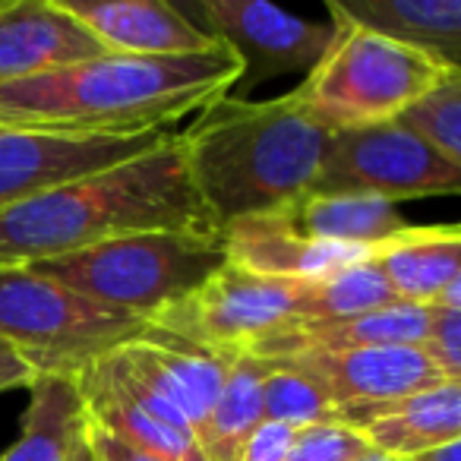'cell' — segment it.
Returning <instances> with one entry per match:
<instances>
[{
  "mask_svg": "<svg viewBox=\"0 0 461 461\" xmlns=\"http://www.w3.org/2000/svg\"><path fill=\"white\" fill-rule=\"evenodd\" d=\"M244 64L224 45L174 58L98 54L0 89L4 127L149 133L228 98Z\"/></svg>",
  "mask_w": 461,
  "mask_h": 461,
  "instance_id": "6da1fadb",
  "label": "cell"
},
{
  "mask_svg": "<svg viewBox=\"0 0 461 461\" xmlns=\"http://www.w3.org/2000/svg\"><path fill=\"white\" fill-rule=\"evenodd\" d=\"M215 228L186 171L180 133L152 152L0 212V269L35 266L146 230Z\"/></svg>",
  "mask_w": 461,
  "mask_h": 461,
  "instance_id": "7a4b0ae2",
  "label": "cell"
},
{
  "mask_svg": "<svg viewBox=\"0 0 461 461\" xmlns=\"http://www.w3.org/2000/svg\"><path fill=\"white\" fill-rule=\"evenodd\" d=\"M329 133L294 92L269 102L228 95L205 108L180 142L193 186L221 230L313 190Z\"/></svg>",
  "mask_w": 461,
  "mask_h": 461,
  "instance_id": "3957f363",
  "label": "cell"
},
{
  "mask_svg": "<svg viewBox=\"0 0 461 461\" xmlns=\"http://www.w3.org/2000/svg\"><path fill=\"white\" fill-rule=\"evenodd\" d=\"M224 263L228 257L221 230L184 228L104 240L29 269L104 310L155 322L165 310L209 282Z\"/></svg>",
  "mask_w": 461,
  "mask_h": 461,
  "instance_id": "277c9868",
  "label": "cell"
},
{
  "mask_svg": "<svg viewBox=\"0 0 461 461\" xmlns=\"http://www.w3.org/2000/svg\"><path fill=\"white\" fill-rule=\"evenodd\" d=\"M332 20V41L294 95L329 130L395 121L408 104L442 79L461 73L420 48L383 39L360 26Z\"/></svg>",
  "mask_w": 461,
  "mask_h": 461,
  "instance_id": "5b68a950",
  "label": "cell"
},
{
  "mask_svg": "<svg viewBox=\"0 0 461 461\" xmlns=\"http://www.w3.org/2000/svg\"><path fill=\"white\" fill-rule=\"evenodd\" d=\"M146 329L149 322L98 307L29 266L0 269V341L35 376H79Z\"/></svg>",
  "mask_w": 461,
  "mask_h": 461,
  "instance_id": "8992f818",
  "label": "cell"
},
{
  "mask_svg": "<svg viewBox=\"0 0 461 461\" xmlns=\"http://www.w3.org/2000/svg\"><path fill=\"white\" fill-rule=\"evenodd\" d=\"M461 167L423 146L395 121L332 130L310 193H351L385 203L455 196Z\"/></svg>",
  "mask_w": 461,
  "mask_h": 461,
  "instance_id": "52a82bcc",
  "label": "cell"
},
{
  "mask_svg": "<svg viewBox=\"0 0 461 461\" xmlns=\"http://www.w3.org/2000/svg\"><path fill=\"white\" fill-rule=\"evenodd\" d=\"M301 288L303 282L253 276L224 263L209 282L165 310L152 326L209 351L238 357L259 339L294 322Z\"/></svg>",
  "mask_w": 461,
  "mask_h": 461,
  "instance_id": "ba28073f",
  "label": "cell"
},
{
  "mask_svg": "<svg viewBox=\"0 0 461 461\" xmlns=\"http://www.w3.org/2000/svg\"><path fill=\"white\" fill-rule=\"evenodd\" d=\"M184 14L244 64L234 98H244L266 79L310 73L326 54L335 32L332 20H303L266 0H196Z\"/></svg>",
  "mask_w": 461,
  "mask_h": 461,
  "instance_id": "9c48e42d",
  "label": "cell"
},
{
  "mask_svg": "<svg viewBox=\"0 0 461 461\" xmlns=\"http://www.w3.org/2000/svg\"><path fill=\"white\" fill-rule=\"evenodd\" d=\"M167 130L149 133H67L41 127L0 123V212L14 209L45 190L121 165L167 140Z\"/></svg>",
  "mask_w": 461,
  "mask_h": 461,
  "instance_id": "30bf717a",
  "label": "cell"
},
{
  "mask_svg": "<svg viewBox=\"0 0 461 461\" xmlns=\"http://www.w3.org/2000/svg\"><path fill=\"white\" fill-rule=\"evenodd\" d=\"M77 385L89 423L161 461H205L196 433L133 376L121 351L79 373Z\"/></svg>",
  "mask_w": 461,
  "mask_h": 461,
  "instance_id": "8fae6325",
  "label": "cell"
},
{
  "mask_svg": "<svg viewBox=\"0 0 461 461\" xmlns=\"http://www.w3.org/2000/svg\"><path fill=\"white\" fill-rule=\"evenodd\" d=\"M133 376L165 404L171 414H177L186 427L196 433L199 423L215 404L224 379H228L234 360L230 354L209 351L203 345L171 335L165 329L152 326L140 339L117 348Z\"/></svg>",
  "mask_w": 461,
  "mask_h": 461,
  "instance_id": "7c38bea8",
  "label": "cell"
},
{
  "mask_svg": "<svg viewBox=\"0 0 461 461\" xmlns=\"http://www.w3.org/2000/svg\"><path fill=\"white\" fill-rule=\"evenodd\" d=\"M301 366L335 411L348 404L395 402L404 395L436 389L446 379L417 345L354 348L339 354H301L288 357Z\"/></svg>",
  "mask_w": 461,
  "mask_h": 461,
  "instance_id": "4fadbf2b",
  "label": "cell"
},
{
  "mask_svg": "<svg viewBox=\"0 0 461 461\" xmlns=\"http://www.w3.org/2000/svg\"><path fill=\"white\" fill-rule=\"evenodd\" d=\"M104 54L174 58L221 45L167 0H58Z\"/></svg>",
  "mask_w": 461,
  "mask_h": 461,
  "instance_id": "5bb4252c",
  "label": "cell"
},
{
  "mask_svg": "<svg viewBox=\"0 0 461 461\" xmlns=\"http://www.w3.org/2000/svg\"><path fill=\"white\" fill-rule=\"evenodd\" d=\"M104 54L58 0H0V89Z\"/></svg>",
  "mask_w": 461,
  "mask_h": 461,
  "instance_id": "9a60e30c",
  "label": "cell"
},
{
  "mask_svg": "<svg viewBox=\"0 0 461 461\" xmlns=\"http://www.w3.org/2000/svg\"><path fill=\"white\" fill-rule=\"evenodd\" d=\"M335 420L364 436L376 455L402 461L461 442V385L442 383L395 402L348 404L335 411Z\"/></svg>",
  "mask_w": 461,
  "mask_h": 461,
  "instance_id": "2e32d148",
  "label": "cell"
},
{
  "mask_svg": "<svg viewBox=\"0 0 461 461\" xmlns=\"http://www.w3.org/2000/svg\"><path fill=\"white\" fill-rule=\"evenodd\" d=\"M221 240L230 266L253 276L285 278V282H316L370 257V250L364 247L301 238L276 212L224 224Z\"/></svg>",
  "mask_w": 461,
  "mask_h": 461,
  "instance_id": "e0dca14e",
  "label": "cell"
},
{
  "mask_svg": "<svg viewBox=\"0 0 461 461\" xmlns=\"http://www.w3.org/2000/svg\"><path fill=\"white\" fill-rule=\"evenodd\" d=\"M429 326V307L395 303V307L373 310V313L345 316V320H313L288 322L272 335L259 339L244 354L263 360H288L301 354H339L354 348L383 345H420Z\"/></svg>",
  "mask_w": 461,
  "mask_h": 461,
  "instance_id": "ac0fdd59",
  "label": "cell"
},
{
  "mask_svg": "<svg viewBox=\"0 0 461 461\" xmlns=\"http://www.w3.org/2000/svg\"><path fill=\"white\" fill-rule=\"evenodd\" d=\"M370 263L383 272L398 303L429 307L461 282V238L455 224H408L395 238L370 250Z\"/></svg>",
  "mask_w": 461,
  "mask_h": 461,
  "instance_id": "d6986e66",
  "label": "cell"
},
{
  "mask_svg": "<svg viewBox=\"0 0 461 461\" xmlns=\"http://www.w3.org/2000/svg\"><path fill=\"white\" fill-rule=\"evenodd\" d=\"M329 14L461 67V0H329Z\"/></svg>",
  "mask_w": 461,
  "mask_h": 461,
  "instance_id": "ffe728a7",
  "label": "cell"
},
{
  "mask_svg": "<svg viewBox=\"0 0 461 461\" xmlns=\"http://www.w3.org/2000/svg\"><path fill=\"white\" fill-rule=\"evenodd\" d=\"M276 215L307 240L364 247V250H373L408 228L395 203L376 196H351V193H303Z\"/></svg>",
  "mask_w": 461,
  "mask_h": 461,
  "instance_id": "44dd1931",
  "label": "cell"
},
{
  "mask_svg": "<svg viewBox=\"0 0 461 461\" xmlns=\"http://www.w3.org/2000/svg\"><path fill=\"white\" fill-rule=\"evenodd\" d=\"M86 414L77 376H32L23 433L0 452V461H73L83 442Z\"/></svg>",
  "mask_w": 461,
  "mask_h": 461,
  "instance_id": "7402d4cb",
  "label": "cell"
},
{
  "mask_svg": "<svg viewBox=\"0 0 461 461\" xmlns=\"http://www.w3.org/2000/svg\"><path fill=\"white\" fill-rule=\"evenodd\" d=\"M266 364L253 354H240L218 392L215 404L196 429V446L205 461H238L240 448L263 423Z\"/></svg>",
  "mask_w": 461,
  "mask_h": 461,
  "instance_id": "603a6c76",
  "label": "cell"
},
{
  "mask_svg": "<svg viewBox=\"0 0 461 461\" xmlns=\"http://www.w3.org/2000/svg\"><path fill=\"white\" fill-rule=\"evenodd\" d=\"M398 297L392 294L383 272L370 263V257L354 266L332 272L316 282H303L301 303H297L294 322L313 320H345V316L373 313V310L395 307Z\"/></svg>",
  "mask_w": 461,
  "mask_h": 461,
  "instance_id": "cb8c5ba5",
  "label": "cell"
},
{
  "mask_svg": "<svg viewBox=\"0 0 461 461\" xmlns=\"http://www.w3.org/2000/svg\"><path fill=\"white\" fill-rule=\"evenodd\" d=\"M263 420L282 423L291 429L335 420V408L301 366H294L291 360H263Z\"/></svg>",
  "mask_w": 461,
  "mask_h": 461,
  "instance_id": "d4e9b609",
  "label": "cell"
},
{
  "mask_svg": "<svg viewBox=\"0 0 461 461\" xmlns=\"http://www.w3.org/2000/svg\"><path fill=\"white\" fill-rule=\"evenodd\" d=\"M395 123H402L436 155L461 167V73L423 92L395 117Z\"/></svg>",
  "mask_w": 461,
  "mask_h": 461,
  "instance_id": "484cf974",
  "label": "cell"
},
{
  "mask_svg": "<svg viewBox=\"0 0 461 461\" xmlns=\"http://www.w3.org/2000/svg\"><path fill=\"white\" fill-rule=\"evenodd\" d=\"M446 379H461V282L452 285L436 303H429V326L420 345Z\"/></svg>",
  "mask_w": 461,
  "mask_h": 461,
  "instance_id": "4316f807",
  "label": "cell"
},
{
  "mask_svg": "<svg viewBox=\"0 0 461 461\" xmlns=\"http://www.w3.org/2000/svg\"><path fill=\"white\" fill-rule=\"evenodd\" d=\"M370 455L373 448L364 442V436L332 420L297 429L282 461H364Z\"/></svg>",
  "mask_w": 461,
  "mask_h": 461,
  "instance_id": "83f0119b",
  "label": "cell"
},
{
  "mask_svg": "<svg viewBox=\"0 0 461 461\" xmlns=\"http://www.w3.org/2000/svg\"><path fill=\"white\" fill-rule=\"evenodd\" d=\"M294 433L297 429H291V427L263 420L257 429H253L247 446L240 448L238 461H282L291 446V439H294Z\"/></svg>",
  "mask_w": 461,
  "mask_h": 461,
  "instance_id": "f1b7e54d",
  "label": "cell"
},
{
  "mask_svg": "<svg viewBox=\"0 0 461 461\" xmlns=\"http://www.w3.org/2000/svg\"><path fill=\"white\" fill-rule=\"evenodd\" d=\"M83 442L95 461H161V458H155V455H149V452H142V448L111 436L108 429L95 427V423H86Z\"/></svg>",
  "mask_w": 461,
  "mask_h": 461,
  "instance_id": "f546056e",
  "label": "cell"
},
{
  "mask_svg": "<svg viewBox=\"0 0 461 461\" xmlns=\"http://www.w3.org/2000/svg\"><path fill=\"white\" fill-rule=\"evenodd\" d=\"M35 373L29 370V364L14 351L10 345L0 341V392H10V389H29Z\"/></svg>",
  "mask_w": 461,
  "mask_h": 461,
  "instance_id": "4dcf8cb0",
  "label": "cell"
},
{
  "mask_svg": "<svg viewBox=\"0 0 461 461\" xmlns=\"http://www.w3.org/2000/svg\"><path fill=\"white\" fill-rule=\"evenodd\" d=\"M402 461H461V442H448V446L429 448V452L411 455V458H402Z\"/></svg>",
  "mask_w": 461,
  "mask_h": 461,
  "instance_id": "1f68e13d",
  "label": "cell"
},
{
  "mask_svg": "<svg viewBox=\"0 0 461 461\" xmlns=\"http://www.w3.org/2000/svg\"><path fill=\"white\" fill-rule=\"evenodd\" d=\"M86 436V433H83ZM73 461H95L89 455V448H86V442H79V448H77V455H73Z\"/></svg>",
  "mask_w": 461,
  "mask_h": 461,
  "instance_id": "d6a6232c",
  "label": "cell"
},
{
  "mask_svg": "<svg viewBox=\"0 0 461 461\" xmlns=\"http://www.w3.org/2000/svg\"><path fill=\"white\" fill-rule=\"evenodd\" d=\"M364 461H395V458H385V455H376V452H373L370 458H364Z\"/></svg>",
  "mask_w": 461,
  "mask_h": 461,
  "instance_id": "836d02e7",
  "label": "cell"
}]
</instances>
